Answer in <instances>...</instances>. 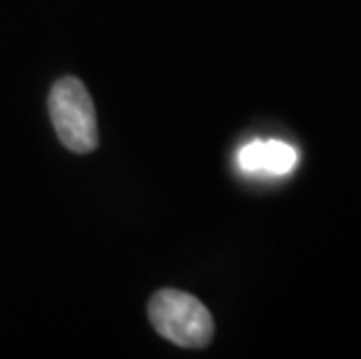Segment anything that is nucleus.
<instances>
[{
    "label": "nucleus",
    "mask_w": 361,
    "mask_h": 359,
    "mask_svg": "<svg viewBox=\"0 0 361 359\" xmlns=\"http://www.w3.org/2000/svg\"><path fill=\"white\" fill-rule=\"evenodd\" d=\"M147 315L157 334L180 348H205L214 336L210 310L194 294L180 289H159L149 299Z\"/></svg>",
    "instance_id": "1"
},
{
    "label": "nucleus",
    "mask_w": 361,
    "mask_h": 359,
    "mask_svg": "<svg viewBox=\"0 0 361 359\" xmlns=\"http://www.w3.org/2000/svg\"><path fill=\"white\" fill-rule=\"evenodd\" d=\"M49 119L59 140L75 154L98 147V119L94 98L78 78H61L49 91Z\"/></svg>",
    "instance_id": "2"
},
{
    "label": "nucleus",
    "mask_w": 361,
    "mask_h": 359,
    "mask_svg": "<svg viewBox=\"0 0 361 359\" xmlns=\"http://www.w3.org/2000/svg\"><path fill=\"white\" fill-rule=\"evenodd\" d=\"M298 162V152L287 142L280 140H257L238 152V164L247 173H268L284 175L294 171Z\"/></svg>",
    "instance_id": "3"
}]
</instances>
